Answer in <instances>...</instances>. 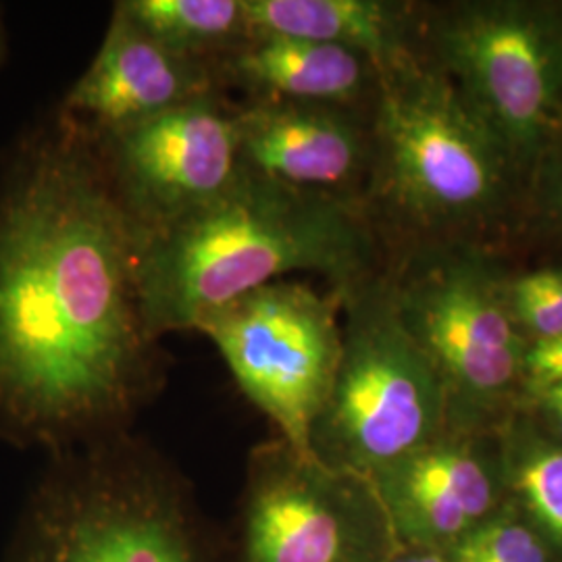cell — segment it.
<instances>
[{
  "instance_id": "cell-5",
  "label": "cell",
  "mask_w": 562,
  "mask_h": 562,
  "mask_svg": "<svg viewBox=\"0 0 562 562\" xmlns=\"http://www.w3.org/2000/svg\"><path fill=\"white\" fill-rule=\"evenodd\" d=\"M369 199L408 222L477 220L506 188L510 157L438 69L413 59L378 78Z\"/></svg>"
},
{
  "instance_id": "cell-22",
  "label": "cell",
  "mask_w": 562,
  "mask_h": 562,
  "mask_svg": "<svg viewBox=\"0 0 562 562\" xmlns=\"http://www.w3.org/2000/svg\"><path fill=\"white\" fill-rule=\"evenodd\" d=\"M546 196V211L554 220V223L562 229V153L550 169L548 181L543 186Z\"/></svg>"
},
{
  "instance_id": "cell-12",
  "label": "cell",
  "mask_w": 562,
  "mask_h": 562,
  "mask_svg": "<svg viewBox=\"0 0 562 562\" xmlns=\"http://www.w3.org/2000/svg\"><path fill=\"white\" fill-rule=\"evenodd\" d=\"M322 102H236L244 169L265 178L357 201L350 192L371 173L373 136L350 111Z\"/></svg>"
},
{
  "instance_id": "cell-2",
  "label": "cell",
  "mask_w": 562,
  "mask_h": 562,
  "mask_svg": "<svg viewBox=\"0 0 562 562\" xmlns=\"http://www.w3.org/2000/svg\"><path fill=\"white\" fill-rule=\"evenodd\" d=\"M375 232L361 201L302 190L241 167L215 201L142 240L138 283L162 340L206 313L296 271L341 296L375 273Z\"/></svg>"
},
{
  "instance_id": "cell-20",
  "label": "cell",
  "mask_w": 562,
  "mask_h": 562,
  "mask_svg": "<svg viewBox=\"0 0 562 562\" xmlns=\"http://www.w3.org/2000/svg\"><path fill=\"white\" fill-rule=\"evenodd\" d=\"M559 383H562V336L527 344L519 385L521 402Z\"/></svg>"
},
{
  "instance_id": "cell-17",
  "label": "cell",
  "mask_w": 562,
  "mask_h": 562,
  "mask_svg": "<svg viewBox=\"0 0 562 562\" xmlns=\"http://www.w3.org/2000/svg\"><path fill=\"white\" fill-rule=\"evenodd\" d=\"M117 4L144 34L186 59L213 63L255 36L244 0H121Z\"/></svg>"
},
{
  "instance_id": "cell-21",
  "label": "cell",
  "mask_w": 562,
  "mask_h": 562,
  "mask_svg": "<svg viewBox=\"0 0 562 562\" xmlns=\"http://www.w3.org/2000/svg\"><path fill=\"white\" fill-rule=\"evenodd\" d=\"M522 408L548 436L562 443V383L525 398Z\"/></svg>"
},
{
  "instance_id": "cell-15",
  "label": "cell",
  "mask_w": 562,
  "mask_h": 562,
  "mask_svg": "<svg viewBox=\"0 0 562 562\" xmlns=\"http://www.w3.org/2000/svg\"><path fill=\"white\" fill-rule=\"evenodd\" d=\"M252 34H280L355 50L378 78L413 59L411 11L385 0H244Z\"/></svg>"
},
{
  "instance_id": "cell-6",
  "label": "cell",
  "mask_w": 562,
  "mask_h": 562,
  "mask_svg": "<svg viewBox=\"0 0 562 562\" xmlns=\"http://www.w3.org/2000/svg\"><path fill=\"white\" fill-rule=\"evenodd\" d=\"M503 283L467 250L425 255L392 278L402 325L442 380L452 429L482 431L519 398L527 340L508 313Z\"/></svg>"
},
{
  "instance_id": "cell-7",
  "label": "cell",
  "mask_w": 562,
  "mask_h": 562,
  "mask_svg": "<svg viewBox=\"0 0 562 562\" xmlns=\"http://www.w3.org/2000/svg\"><path fill=\"white\" fill-rule=\"evenodd\" d=\"M344 296L280 280L246 292L196 323L220 350L241 394L278 438L311 454V434L329 398L341 355Z\"/></svg>"
},
{
  "instance_id": "cell-3",
  "label": "cell",
  "mask_w": 562,
  "mask_h": 562,
  "mask_svg": "<svg viewBox=\"0 0 562 562\" xmlns=\"http://www.w3.org/2000/svg\"><path fill=\"white\" fill-rule=\"evenodd\" d=\"M2 562H217L178 469L121 434L50 457Z\"/></svg>"
},
{
  "instance_id": "cell-8",
  "label": "cell",
  "mask_w": 562,
  "mask_h": 562,
  "mask_svg": "<svg viewBox=\"0 0 562 562\" xmlns=\"http://www.w3.org/2000/svg\"><path fill=\"white\" fill-rule=\"evenodd\" d=\"M434 44L510 161L529 159L561 130L562 9L464 2L438 20Z\"/></svg>"
},
{
  "instance_id": "cell-4",
  "label": "cell",
  "mask_w": 562,
  "mask_h": 562,
  "mask_svg": "<svg viewBox=\"0 0 562 562\" xmlns=\"http://www.w3.org/2000/svg\"><path fill=\"white\" fill-rule=\"evenodd\" d=\"M341 355L311 454L373 480L450 429L436 367L402 325L392 278L373 276L344 294Z\"/></svg>"
},
{
  "instance_id": "cell-18",
  "label": "cell",
  "mask_w": 562,
  "mask_h": 562,
  "mask_svg": "<svg viewBox=\"0 0 562 562\" xmlns=\"http://www.w3.org/2000/svg\"><path fill=\"white\" fill-rule=\"evenodd\" d=\"M443 552L448 562H557L538 529L508 498L487 521Z\"/></svg>"
},
{
  "instance_id": "cell-19",
  "label": "cell",
  "mask_w": 562,
  "mask_h": 562,
  "mask_svg": "<svg viewBox=\"0 0 562 562\" xmlns=\"http://www.w3.org/2000/svg\"><path fill=\"white\" fill-rule=\"evenodd\" d=\"M503 292L527 344L562 336V269H538L504 280Z\"/></svg>"
},
{
  "instance_id": "cell-11",
  "label": "cell",
  "mask_w": 562,
  "mask_h": 562,
  "mask_svg": "<svg viewBox=\"0 0 562 562\" xmlns=\"http://www.w3.org/2000/svg\"><path fill=\"white\" fill-rule=\"evenodd\" d=\"M396 543L448 550L504 503L498 438L448 429L369 480Z\"/></svg>"
},
{
  "instance_id": "cell-9",
  "label": "cell",
  "mask_w": 562,
  "mask_h": 562,
  "mask_svg": "<svg viewBox=\"0 0 562 562\" xmlns=\"http://www.w3.org/2000/svg\"><path fill=\"white\" fill-rule=\"evenodd\" d=\"M394 546L369 480L281 438L255 446L232 562H383Z\"/></svg>"
},
{
  "instance_id": "cell-13",
  "label": "cell",
  "mask_w": 562,
  "mask_h": 562,
  "mask_svg": "<svg viewBox=\"0 0 562 562\" xmlns=\"http://www.w3.org/2000/svg\"><path fill=\"white\" fill-rule=\"evenodd\" d=\"M213 94H225L213 63L162 48L115 2L97 57L60 111L99 138Z\"/></svg>"
},
{
  "instance_id": "cell-16",
  "label": "cell",
  "mask_w": 562,
  "mask_h": 562,
  "mask_svg": "<svg viewBox=\"0 0 562 562\" xmlns=\"http://www.w3.org/2000/svg\"><path fill=\"white\" fill-rule=\"evenodd\" d=\"M496 438L506 498L562 562V443L527 413L510 417Z\"/></svg>"
},
{
  "instance_id": "cell-10",
  "label": "cell",
  "mask_w": 562,
  "mask_h": 562,
  "mask_svg": "<svg viewBox=\"0 0 562 562\" xmlns=\"http://www.w3.org/2000/svg\"><path fill=\"white\" fill-rule=\"evenodd\" d=\"M121 211L153 236L215 201L240 173L236 102L213 94L94 136Z\"/></svg>"
},
{
  "instance_id": "cell-1",
  "label": "cell",
  "mask_w": 562,
  "mask_h": 562,
  "mask_svg": "<svg viewBox=\"0 0 562 562\" xmlns=\"http://www.w3.org/2000/svg\"><path fill=\"white\" fill-rule=\"evenodd\" d=\"M140 250L94 136L59 109L0 178V440L53 457L127 434L157 398Z\"/></svg>"
},
{
  "instance_id": "cell-24",
  "label": "cell",
  "mask_w": 562,
  "mask_h": 562,
  "mask_svg": "<svg viewBox=\"0 0 562 562\" xmlns=\"http://www.w3.org/2000/svg\"><path fill=\"white\" fill-rule=\"evenodd\" d=\"M0 46H2V36H0Z\"/></svg>"
},
{
  "instance_id": "cell-23",
  "label": "cell",
  "mask_w": 562,
  "mask_h": 562,
  "mask_svg": "<svg viewBox=\"0 0 562 562\" xmlns=\"http://www.w3.org/2000/svg\"><path fill=\"white\" fill-rule=\"evenodd\" d=\"M383 562H448V557L443 550H438V548L396 543L394 550Z\"/></svg>"
},
{
  "instance_id": "cell-14",
  "label": "cell",
  "mask_w": 562,
  "mask_h": 562,
  "mask_svg": "<svg viewBox=\"0 0 562 562\" xmlns=\"http://www.w3.org/2000/svg\"><path fill=\"white\" fill-rule=\"evenodd\" d=\"M213 67L223 90L238 88L246 99L355 106L378 92V71L359 53L280 34H255Z\"/></svg>"
}]
</instances>
